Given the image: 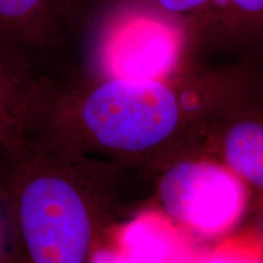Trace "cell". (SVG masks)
Wrapping results in <instances>:
<instances>
[{"label":"cell","mask_w":263,"mask_h":263,"mask_svg":"<svg viewBox=\"0 0 263 263\" xmlns=\"http://www.w3.org/2000/svg\"><path fill=\"white\" fill-rule=\"evenodd\" d=\"M186 27L193 65L263 62V0H212Z\"/></svg>","instance_id":"cell-4"},{"label":"cell","mask_w":263,"mask_h":263,"mask_svg":"<svg viewBox=\"0 0 263 263\" xmlns=\"http://www.w3.org/2000/svg\"><path fill=\"white\" fill-rule=\"evenodd\" d=\"M164 166L157 201L163 215L177 226L215 236L240 218L248 186L221 162L202 154H186Z\"/></svg>","instance_id":"cell-3"},{"label":"cell","mask_w":263,"mask_h":263,"mask_svg":"<svg viewBox=\"0 0 263 263\" xmlns=\"http://www.w3.org/2000/svg\"><path fill=\"white\" fill-rule=\"evenodd\" d=\"M139 218L124 230L121 244L123 257L130 261H166L185 258V239L177 234L173 221Z\"/></svg>","instance_id":"cell-7"},{"label":"cell","mask_w":263,"mask_h":263,"mask_svg":"<svg viewBox=\"0 0 263 263\" xmlns=\"http://www.w3.org/2000/svg\"><path fill=\"white\" fill-rule=\"evenodd\" d=\"M16 54V49L8 47V45L0 43V67L5 64L9 59H11ZM10 80L4 77V74H0V134L2 132H5V128L9 126V122H11L14 115L12 112H17L15 107H18V98H16Z\"/></svg>","instance_id":"cell-8"},{"label":"cell","mask_w":263,"mask_h":263,"mask_svg":"<svg viewBox=\"0 0 263 263\" xmlns=\"http://www.w3.org/2000/svg\"><path fill=\"white\" fill-rule=\"evenodd\" d=\"M17 222L29 257L37 263L87 261L97 238V216L87 194L57 173L33 176L17 197Z\"/></svg>","instance_id":"cell-2"},{"label":"cell","mask_w":263,"mask_h":263,"mask_svg":"<svg viewBox=\"0 0 263 263\" xmlns=\"http://www.w3.org/2000/svg\"><path fill=\"white\" fill-rule=\"evenodd\" d=\"M100 55L108 78L164 81L192 70L184 22L145 0H110Z\"/></svg>","instance_id":"cell-1"},{"label":"cell","mask_w":263,"mask_h":263,"mask_svg":"<svg viewBox=\"0 0 263 263\" xmlns=\"http://www.w3.org/2000/svg\"><path fill=\"white\" fill-rule=\"evenodd\" d=\"M254 103L242 99L213 117L193 154L221 162L263 197V115Z\"/></svg>","instance_id":"cell-5"},{"label":"cell","mask_w":263,"mask_h":263,"mask_svg":"<svg viewBox=\"0 0 263 263\" xmlns=\"http://www.w3.org/2000/svg\"><path fill=\"white\" fill-rule=\"evenodd\" d=\"M163 14L188 25L205 10L212 0H145Z\"/></svg>","instance_id":"cell-9"},{"label":"cell","mask_w":263,"mask_h":263,"mask_svg":"<svg viewBox=\"0 0 263 263\" xmlns=\"http://www.w3.org/2000/svg\"><path fill=\"white\" fill-rule=\"evenodd\" d=\"M80 0H0V43L41 44L60 34Z\"/></svg>","instance_id":"cell-6"}]
</instances>
